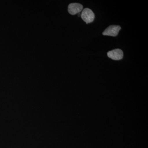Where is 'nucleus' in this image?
I'll return each instance as SVG.
<instances>
[{
  "instance_id": "obj_1",
  "label": "nucleus",
  "mask_w": 148,
  "mask_h": 148,
  "mask_svg": "<svg viewBox=\"0 0 148 148\" xmlns=\"http://www.w3.org/2000/svg\"><path fill=\"white\" fill-rule=\"evenodd\" d=\"M81 16L86 24H89L94 21L95 14L90 9L85 8L83 10Z\"/></svg>"
},
{
  "instance_id": "obj_2",
  "label": "nucleus",
  "mask_w": 148,
  "mask_h": 148,
  "mask_svg": "<svg viewBox=\"0 0 148 148\" xmlns=\"http://www.w3.org/2000/svg\"><path fill=\"white\" fill-rule=\"evenodd\" d=\"M121 29V27L118 25H111L103 32V35L104 36H116Z\"/></svg>"
},
{
  "instance_id": "obj_3",
  "label": "nucleus",
  "mask_w": 148,
  "mask_h": 148,
  "mask_svg": "<svg viewBox=\"0 0 148 148\" xmlns=\"http://www.w3.org/2000/svg\"><path fill=\"white\" fill-rule=\"evenodd\" d=\"M107 54L109 58L116 61L121 60L123 56V51L119 49H117L109 51Z\"/></svg>"
},
{
  "instance_id": "obj_4",
  "label": "nucleus",
  "mask_w": 148,
  "mask_h": 148,
  "mask_svg": "<svg viewBox=\"0 0 148 148\" xmlns=\"http://www.w3.org/2000/svg\"><path fill=\"white\" fill-rule=\"evenodd\" d=\"M83 7L82 5L78 3H72L68 7V11L71 15H75L82 11Z\"/></svg>"
}]
</instances>
